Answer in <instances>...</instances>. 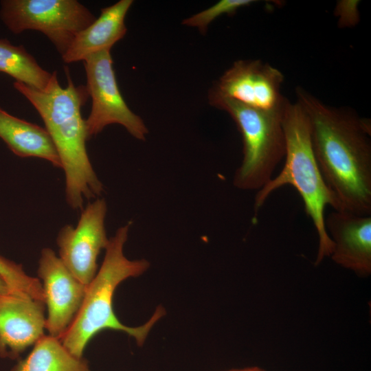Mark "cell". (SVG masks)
I'll return each mask as SVG.
<instances>
[{
    "instance_id": "obj_1",
    "label": "cell",
    "mask_w": 371,
    "mask_h": 371,
    "mask_svg": "<svg viewBox=\"0 0 371 371\" xmlns=\"http://www.w3.org/2000/svg\"><path fill=\"white\" fill-rule=\"evenodd\" d=\"M297 102L311 126L313 153L339 211L371 215L370 123L352 109L326 104L302 87Z\"/></svg>"
},
{
    "instance_id": "obj_2",
    "label": "cell",
    "mask_w": 371,
    "mask_h": 371,
    "mask_svg": "<svg viewBox=\"0 0 371 371\" xmlns=\"http://www.w3.org/2000/svg\"><path fill=\"white\" fill-rule=\"evenodd\" d=\"M65 73L67 85L65 88L59 84L57 74L45 91L17 81L13 86L43 120L65 172L66 201L72 209L82 210L85 200L100 196L104 188L86 148L88 139L81 108L89 96L87 89L85 85H75L67 67Z\"/></svg>"
},
{
    "instance_id": "obj_3",
    "label": "cell",
    "mask_w": 371,
    "mask_h": 371,
    "mask_svg": "<svg viewBox=\"0 0 371 371\" xmlns=\"http://www.w3.org/2000/svg\"><path fill=\"white\" fill-rule=\"evenodd\" d=\"M129 224L117 229L109 239L102 266L87 286L82 304L74 321L60 339L63 345L75 357L82 358L88 342L99 332L109 329L126 333L142 346L150 329L165 314L157 308L144 324L137 327L124 325L113 311V298L117 286L130 277L142 275L149 267L144 260H130L124 255Z\"/></svg>"
},
{
    "instance_id": "obj_4",
    "label": "cell",
    "mask_w": 371,
    "mask_h": 371,
    "mask_svg": "<svg viewBox=\"0 0 371 371\" xmlns=\"http://www.w3.org/2000/svg\"><path fill=\"white\" fill-rule=\"evenodd\" d=\"M282 125L286 141L284 166L277 176L258 190L254 209L258 211L278 188L284 186L295 188L317 233L319 247L315 262L317 265L325 257L331 256L334 249V243L325 227V209L330 205L339 211V207L319 169L312 147L310 122L299 102L286 100Z\"/></svg>"
},
{
    "instance_id": "obj_5",
    "label": "cell",
    "mask_w": 371,
    "mask_h": 371,
    "mask_svg": "<svg viewBox=\"0 0 371 371\" xmlns=\"http://www.w3.org/2000/svg\"><path fill=\"white\" fill-rule=\"evenodd\" d=\"M208 98L212 106L231 116L242 135L243 158L234 174V186L243 190H260L271 181L276 168L284 158V104L278 109L263 111L211 93Z\"/></svg>"
},
{
    "instance_id": "obj_6",
    "label": "cell",
    "mask_w": 371,
    "mask_h": 371,
    "mask_svg": "<svg viewBox=\"0 0 371 371\" xmlns=\"http://www.w3.org/2000/svg\"><path fill=\"white\" fill-rule=\"evenodd\" d=\"M0 16L14 34L30 30L43 33L63 56L94 15L76 0H3Z\"/></svg>"
},
{
    "instance_id": "obj_7",
    "label": "cell",
    "mask_w": 371,
    "mask_h": 371,
    "mask_svg": "<svg viewBox=\"0 0 371 371\" xmlns=\"http://www.w3.org/2000/svg\"><path fill=\"white\" fill-rule=\"evenodd\" d=\"M84 66L86 87L92 100L90 113L85 120L88 140L113 124L122 125L135 138L145 140L148 128L142 119L129 109L120 91L110 50L89 56L84 60Z\"/></svg>"
},
{
    "instance_id": "obj_8",
    "label": "cell",
    "mask_w": 371,
    "mask_h": 371,
    "mask_svg": "<svg viewBox=\"0 0 371 371\" xmlns=\"http://www.w3.org/2000/svg\"><path fill=\"white\" fill-rule=\"evenodd\" d=\"M107 206L104 199L89 203L76 227L66 225L58 232L59 258L81 283L88 286L97 273V259L109 239L104 227Z\"/></svg>"
},
{
    "instance_id": "obj_9",
    "label": "cell",
    "mask_w": 371,
    "mask_h": 371,
    "mask_svg": "<svg viewBox=\"0 0 371 371\" xmlns=\"http://www.w3.org/2000/svg\"><path fill=\"white\" fill-rule=\"evenodd\" d=\"M282 73L260 60H239L225 71L210 90L212 94L234 100L247 106L273 111L286 99L281 93Z\"/></svg>"
},
{
    "instance_id": "obj_10",
    "label": "cell",
    "mask_w": 371,
    "mask_h": 371,
    "mask_svg": "<svg viewBox=\"0 0 371 371\" xmlns=\"http://www.w3.org/2000/svg\"><path fill=\"white\" fill-rule=\"evenodd\" d=\"M38 275L43 281L47 308L45 329L49 335L60 339L78 314L87 286L77 280L49 248L41 251Z\"/></svg>"
},
{
    "instance_id": "obj_11",
    "label": "cell",
    "mask_w": 371,
    "mask_h": 371,
    "mask_svg": "<svg viewBox=\"0 0 371 371\" xmlns=\"http://www.w3.org/2000/svg\"><path fill=\"white\" fill-rule=\"evenodd\" d=\"M45 302L25 294L0 295V357L15 359L45 329Z\"/></svg>"
},
{
    "instance_id": "obj_12",
    "label": "cell",
    "mask_w": 371,
    "mask_h": 371,
    "mask_svg": "<svg viewBox=\"0 0 371 371\" xmlns=\"http://www.w3.org/2000/svg\"><path fill=\"white\" fill-rule=\"evenodd\" d=\"M334 243L332 259L361 277L371 273V215L334 210L325 218Z\"/></svg>"
},
{
    "instance_id": "obj_13",
    "label": "cell",
    "mask_w": 371,
    "mask_h": 371,
    "mask_svg": "<svg viewBox=\"0 0 371 371\" xmlns=\"http://www.w3.org/2000/svg\"><path fill=\"white\" fill-rule=\"evenodd\" d=\"M133 0H120L101 9L100 16L80 32L61 56L65 63L84 61L89 56L105 49L122 39L127 29L125 18Z\"/></svg>"
},
{
    "instance_id": "obj_14",
    "label": "cell",
    "mask_w": 371,
    "mask_h": 371,
    "mask_svg": "<svg viewBox=\"0 0 371 371\" xmlns=\"http://www.w3.org/2000/svg\"><path fill=\"white\" fill-rule=\"evenodd\" d=\"M0 138L20 157H38L62 168L57 150L45 128L13 116L1 108Z\"/></svg>"
},
{
    "instance_id": "obj_15",
    "label": "cell",
    "mask_w": 371,
    "mask_h": 371,
    "mask_svg": "<svg viewBox=\"0 0 371 371\" xmlns=\"http://www.w3.org/2000/svg\"><path fill=\"white\" fill-rule=\"evenodd\" d=\"M10 371H91L87 361L72 355L60 340L43 335Z\"/></svg>"
},
{
    "instance_id": "obj_16",
    "label": "cell",
    "mask_w": 371,
    "mask_h": 371,
    "mask_svg": "<svg viewBox=\"0 0 371 371\" xmlns=\"http://www.w3.org/2000/svg\"><path fill=\"white\" fill-rule=\"evenodd\" d=\"M0 72L40 91L46 90L57 74L42 68L23 46L12 45L5 38H0Z\"/></svg>"
},
{
    "instance_id": "obj_17",
    "label": "cell",
    "mask_w": 371,
    "mask_h": 371,
    "mask_svg": "<svg viewBox=\"0 0 371 371\" xmlns=\"http://www.w3.org/2000/svg\"><path fill=\"white\" fill-rule=\"evenodd\" d=\"M0 276L13 293H23L44 302L41 282L26 274L21 265L0 256Z\"/></svg>"
},
{
    "instance_id": "obj_18",
    "label": "cell",
    "mask_w": 371,
    "mask_h": 371,
    "mask_svg": "<svg viewBox=\"0 0 371 371\" xmlns=\"http://www.w3.org/2000/svg\"><path fill=\"white\" fill-rule=\"evenodd\" d=\"M256 1L254 0H221L212 6L184 19L182 24L197 27L201 34H205L210 23L216 18L227 14H234L236 11L248 6Z\"/></svg>"
},
{
    "instance_id": "obj_19",
    "label": "cell",
    "mask_w": 371,
    "mask_h": 371,
    "mask_svg": "<svg viewBox=\"0 0 371 371\" xmlns=\"http://www.w3.org/2000/svg\"><path fill=\"white\" fill-rule=\"evenodd\" d=\"M13 293L5 280L0 276V295Z\"/></svg>"
},
{
    "instance_id": "obj_20",
    "label": "cell",
    "mask_w": 371,
    "mask_h": 371,
    "mask_svg": "<svg viewBox=\"0 0 371 371\" xmlns=\"http://www.w3.org/2000/svg\"><path fill=\"white\" fill-rule=\"evenodd\" d=\"M249 371H265L259 367H249Z\"/></svg>"
},
{
    "instance_id": "obj_21",
    "label": "cell",
    "mask_w": 371,
    "mask_h": 371,
    "mask_svg": "<svg viewBox=\"0 0 371 371\" xmlns=\"http://www.w3.org/2000/svg\"><path fill=\"white\" fill-rule=\"evenodd\" d=\"M226 371H249V368H242V369H232V370H226Z\"/></svg>"
}]
</instances>
